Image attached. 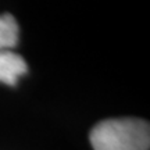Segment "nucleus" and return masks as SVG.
I'll return each mask as SVG.
<instances>
[{
	"mask_svg": "<svg viewBox=\"0 0 150 150\" xmlns=\"http://www.w3.org/2000/svg\"><path fill=\"white\" fill-rule=\"evenodd\" d=\"M28 65L20 54L11 50H0V82L16 86L20 76L25 75Z\"/></svg>",
	"mask_w": 150,
	"mask_h": 150,
	"instance_id": "2",
	"label": "nucleus"
},
{
	"mask_svg": "<svg viewBox=\"0 0 150 150\" xmlns=\"http://www.w3.org/2000/svg\"><path fill=\"white\" fill-rule=\"evenodd\" d=\"M89 139L93 150H149L150 127L140 118H110L92 128Z\"/></svg>",
	"mask_w": 150,
	"mask_h": 150,
	"instance_id": "1",
	"label": "nucleus"
},
{
	"mask_svg": "<svg viewBox=\"0 0 150 150\" xmlns=\"http://www.w3.org/2000/svg\"><path fill=\"white\" fill-rule=\"evenodd\" d=\"M20 36V28L14 17L6 13L0 16V50L16 47Z\"/></svg>",
	"mask_w": 150,
	"mask_h": 150,
	"instance_id": "3",
	"label": "nucleus"
}]
</instances>
